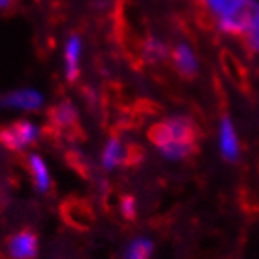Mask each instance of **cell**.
I'll use <instances>...</instances> for the list:
<instances>
[{"label": "cell", "mask_w": 259, "mask_h": 259, "mask_svg": "<svg viewBox=\"0 0 259 259\" xmlns=\"http://www.w3.org/2000/svg\"><path fill=\"white\" fill-rule=\"evenodd\" d=\"M55 120L60 126H70V124H73V120H75V109H73V105L70 102H62V104L57 105L55 107Z\"/></svg>", "instance_id": "13"}, {"label": "cell", "mask_w": 259, "mask_h": 259, "mask_svg": "<svg viewBox=\"0 0 259 259\" xmlns=\"http://www.w3.org/2000/svg\"><path fill=\"white\" fill-rule=\"evenodd\" d=\"M39 136V128L34 122L21 120L13 124L12 128H6L0 132V141L12 150H23L30 143H34Z\"/></svg>", "instance_id": "2"}, {"label": "cell", "mask_w": 259, "mask_h": 259, "mask_svg": "<svg viewBox=\"0 0 259 259\" xmlns=\"http://www.w3.org/2000/svg\"><path fill=\"white\" fill-rule=\"evenodd\" d=\"M10 255L13 259H32L38 252V240L32 233L21 231L10 240Z\"/></svg>", "instance_id": "6"}, {"label": "cell", "mask_w": 259, "mask_h": 259, "mask_svg": "<svg viewBox=\"0 0 259 259\" xmlns=\"http://www.w3.org/2000/svg\"><path fill=\"white\" fill-rule=\"evenodd\" d=\"M242 0H203V4L208 8V12L212 13L216 21L226 17L227 13H231L235 8L239 6Z\"/></svg>", "instance_id": "12"}, {"label": "cell", "mask_w": 259, "mask_h": 259, "mask_svg": "<svg viewBox=\"0 0 259 259\" xmlns=\"http://www.w3.org/2000/svg\"><path fill=\"white\" fill-rule=\"evenodd\" d=\"M44 104V96L34 89H21V91L8 92L0 96V107L21 111H36Z\"/></svg>", "instance_id": "4"}, {"label": "cell", "mask_w": 259, "mask_h": 259, "mask_svg": "<svg viewBox=\"0 0 259 259\" xmlns=\"http://www.w3.org/2000/svg\"><path fill=\"white\" fill-rule=\"evenodd\" d=\"M13 0H0V10H6V8L12 6Z\"/></svg>", "instance_id": "17"}, {"label": "cell", "mask_w": 259, "mask_h": 259, "mask_svg": "<svg viewBox=\"0 0 259 259\" xmlns=\"http://www.w3.org/2000/svg\"><path fill=\"white\" fill-rule=\"evenodd\" d=\"M150 137L165 160L179 162L194 150L195 126L186 117H171L158 124L150 132Z\"/></svg>", "instance_id": "1"}, {"label": "cell", "mask_w": 259, "mask_h": 259, "mask_svg": "<svg viewBox=\"0 0 259 259\" xmlns=\"http://www.w3.org/2000/svg\"><path fill=\"white\" fill-rule=\"evenodd\" d=\"M81 38L79 36H71L68 41H66L64 47V70H66V77L73 81L77 79L79 75V62H81Z\"/></svg>", "instance_id": "7"}, {"label": "cell", "mask_w": 259, "mask_h": 259, "mask_svg": "<svg viewBox=\"0 0 259 259\" xmlns=\"http://www.w3.org/2000/svg\"><path fill=\"white\" fill-rule=\"evenodd\" d=\"M28 167H30L36 188L39 192H47L49 184H51V177H49V169H47V163L44 162V158H39L38 154H32L28 158Z\"/></svg>", "instance_id": "9"}, {"label": "cell", "mask_w": 259, "mask_h": 259, "mask_svg": "<svg viewBox=\"0 0 259 259\" xmlns=\"http://www.w3.org/2000/svg\"><path fill=\"white\" fill-rule=\"evenodd\" d=\"M218 145L220 152L227 162H235L239 158V137L235 132V126L229 118H222L220 132H218Z\"/></svg>", "instance_id": "5"}, {"label": "cell", "mask_w": 259, "mask_h": 259, "mask_svg": "<svg viewBox=\"0 0 259 259\" xmlns=\"http://www.w3.org/2000/svg\"><path fill=\"white\" fill-rule=\"evenodd\" d=\"M154 252V244L150 239H145V237H137L126 246V252H124V257L126 259H150Z\"/></svg>", "instance_id": "11"}, {"label": "cell", "mask_w": 259, "mask_h": 259, "mask_svg": "<svg viewBox=\"0 0 259 259\" xmlns=\"http://www.w3.org/2000/svg\"><path fill=\"white\" fill-rule=\"evenodd\" d=\"M147 57L150 60H160L165 57V46H163L160 39H149L147 41Z\"/></svg>", "instance_id": "15"}, {"label": "cell", "mask_w": 259, "mask_h": 259, "mask_svg": "<svg viewBox=\"0 0 259 259\" xmlns=\"http://www.w3.org/2000/svg\"><path fill=\"white\" fill-rule=\"evenodd\" d=\"M255 8H257V4L253 0H242L233 12L227 13L226 17H222L218 21L220 30H224L226 34H244L250 21H252Z\"/></svg>", "instance_id": "3"}, {"label": "cell", "mask_w": 259, "mask_h": 259, "mask_svg": "<svg viewBox=\"0 0 259 259\" xmlns=\"http://www.w3.org/2000/svg\"><path fill=\"white\" fill-rule=\"evenodd\" d=\"M173 60H175L177 70L181 71L184 77H194L197 71V57L186 44H179L173 51Z\"/></svg>", "instance_id": "8"}, {"label": "cell", "mask_w": 259, "mask_h": 259, "mask_svg": "<svg viewBox=\"0 0 259 259\" xmlns=\"http://www.w3.org/2000/svg\"><path fill=\"white\" fill-rule=\"evenodd\" d=\"M122 158H124L122 143L118 141L117 137L109 139L107 145L104 147V152H102V165L105 169H115L118 163L122 162Z\"/></svg>", "instance_id": "10"}, {"label": "cell", "mask_w": 259, "mask_h": 259, "mask_svg": "<svg viewBox=\"0 0 259 259\" xmlns=\"http://www.w3.org/2000/svg\"><path fill=\"white\" fill-rule=\"evenodd\" d=\"M246 39H248V46L252 47L253 51H259V4L255 8V12L252 15V21L246 28Z\"/></svg>", "instance_id": "14"}, {"label": "cell", "mask_w": 259, "mask_h": 259, "mask_svg": "<svg viewBox=\"0 0 259 259\" xmlns=\"http://www.w3.org/2000/svg\"><path fill=\"white\" fill-rule=\"evenodd\" d=\"M120 210H122V214L126 216V218H134L136 216V199L134 197H124L122 203H120Z\"/></svg>", "instance_id": "16"}]
</instances>
